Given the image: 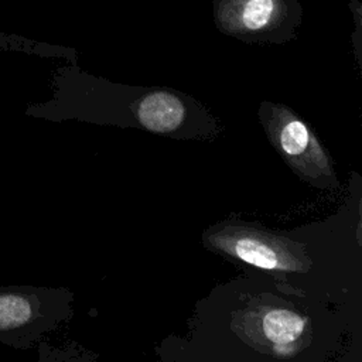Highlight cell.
<instances>
[{
  "mask_svg": "<svg viewBox=\"0 0 362 362\" xmlns=\"http://www.w3.org/2000/svg\"><path fill=\"white\" fill-rule=\"evenodd\" d=\"M204 242L212 250L263 270L305 273L313 264L303 243L240 221L212 226L204 233Z\"/></svg>",
  "mask_w": 362,
  "mask_h": 362,
  "instance_id": "3",
  "label": "cell"
},
{
  "mask_svg": "<svg viewBox=\"0 0 362 362\" xmlns=\"http://www.w3.org/2000/svg\"><path fill=\"white\" fill-rule=\"evenodd\" d=\"M71 293L34 286L0 287V342L31 348L42 334L69 315Z\"/></svg>",
  "mask_w": 362,
  "mask_h": 362,
  "instance_id": "2",
  "label": "cell"
},
{
  "mask_svg": "<svg viewBox=\"0 0 362 362\" xmlns=\"http://www.w3.org/2000/svg\"><path fill=\"white\" fill-rule=\"evenodd\" d=\"M233 315V331L259 352L276 358H290L310 344V321L294 310L253 305Z\"/></svg>",
  "mask_w": 362,
  "mask_h": 362,
  "instance_id": "4",
  "label": "cell"
},
{
  "mask_svg": "<svg viewBox=\"0 0 362 362\" xmlns=\"http://www.w3.org/2000/svg\"><path fill=\"white\" fill-rule=\"evenodd\" d=\"M188 109L180 95L170 90H153L143 95L136 105V117L144 129L171 134L185 122Z\"/></svg>",
  "mask_w": 362,
  "mask_h": 362,
  "instance_id": "6",
  "label": "cell"
},
{
  "mask_svg": "<svg viewBox=\"0 0 362 362\" xmlns=\"http://www.w3.org/2000/svg\"><path fill=\"white\" fill-rule=\"evenodd\" d=\"M300 18L296 0H216L218 27L246 41L281 40Z\"/></svg>",
  "mask_w": 362,
  "mask_h": 362,
  "instance_id": "5",
  "label": "cell"
},
{
  "mask_svg": "<svg viewBox=\"0 0 362 362\" xmlns=\"http://www.w3.org/2000/svg\"><path fill=\"white\" fill-rule=\"evenodd\" d=\"M259 116L270 143L303 181L325 189L339 185L331 156L308 124L291 109L280 103L263 102Z\"/></svg>",
  "mask_w": 362,
  "mask_h": 362,
  "instance_id": "1",
  "label": "cell"
}]
</instances>
